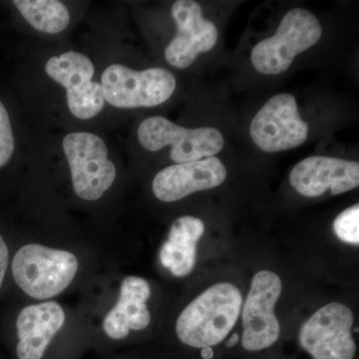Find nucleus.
<instances>
[{
	"label": "nucleus",
	"mask_w": 359,
	"mask_h": 359,
	"mask_svg": "<svg viewBox=\"0 0 359 359\" xmlns=\"http://www.w3.org/2000/svg\"><path fill=\"white\" fill-rule=\"evenodd\" d=\"M359 205H351L337 217L334 222V231L342 242L359 244Z\"/></svg>",
	"instance_id": "nucleus-18"
},
{
	"label": "nucleus",
	"mask_w": 359,
	"mask_h": 359,
	"mask_svg": "<svg viewBox=\"0 0 359 359\" xmlns=\"http://www.w3.org/2000/svg\"><path fill=\"white\" fill-rule=\"evenodd\" d=\"M282 290V280L273 271H261L255 275L243 309L242 346L245 351H266L280 339L275 306Z\"/></svg>",
	"instance_id": "nucleus-7"
},
{
	"label": "nucleus",
	"mask_w": 359,
	"mask_h": 359,
	"mask_svg": "<svg viewBox=\"0 0 359 359\" xmlns=\"http://www.w3.org/2000/svg\"><path fill=\"white\" fill-rule=\"evenodd\" d=\"M205 233V224L195 217L177 219L169 238L160 250V261L172 275L183 278L195 268L198 241Z\"/></svg>",
	"instance_id": "nucleus-16"
},
{
	"label": "nucleus",
	"mask_w": 359,
	"mask_h": 359,
	"mask_svg": "<svg viewBox=\"0 0 359 359\" xmlns=\"http://www.w3.org/2000/svg\"><path fill=\"white\" fill-rule=\"evenodd\" d=\"M77 269L74 255L41 245H25L13 262V278L18 287L36 299L61 294L74 280Z\"/></svg>",
	"instance_id": "nucleus-2"
},
{
	"label": "nucleus",
	"mask_w": 359,
	"mask_h": 359,
	"mask_svg": "<svg viewBox=\"0 0 359 359\" xmlns=\"http://www.w3.org/2000/svg\"><path fill=\"white\" fill-rule=\"evenodd\" d=\"M150 294L147 280L137 276L124 278L119 299L103 320L106 335L113 340H122L128 337L130 330H145L151 321L146 304Z\"/></svg>",
	"instance_id": "nucleus-15"
},
{
	"label": "nucleus",
	"mask_w": 359,
	"mask_h": 359,
	"mask_svg": "<svg viewBox=\"0 0 359 359\" xmlns=\"http://www.w3.org/2000/svg\"><path fill=\"white\" fill-rule=\"evenodd\" d=\"M101 86L106 102L114 107H154L173 95L176 79L164 68L135 71L113 65L104 70Z\"/></svg>",
	"instance_id": "nucleus-4"
},
{
	"label": "nucleus",
	"mask_w": 359,
	"mask_h": 359,
	"mask_svg": "<svg viewBox=\"0 0 359 359\" xmlns=\"http://www.w3.org/2000/svg\"><path fill=\"white\" fill-rule=\"evenodd\" d=\"M13 4L25 20L39 32L56 34L69 25V11L57 0H14Z\"/></svg>",
	"instance_id": "nucleus-17"
},
{
	"label": "nucleus",
	"mask_w": 359,
	"mask_h": 359,
	"mask_svg": "<svg viewBox=\"0 0 359 359\" xmlns=\"http://www.w3.org/2000/svg\"><path fill=\"white\" fill-rule=\"evenodd\" d=\"M177 25L176 36L165 50L169 65L185 69L193 65L200 54L212 50L218 41L216 25L203 16L202 8L192 0H178L172 7Z\"/></svg>",
	"instance_id": "nucleus-11"
},
{
	"label": "nucleus",
	"mask_w": 359,
	"mask_h": 359,
	"mask_svg": "<svg viewBox=\"0 0 359 359\" xmlns=\"http://www.w3.org/2000/svg\"><path fill=\"white\" fill-rule=\"evenodd\" d=\"M242 304V294L231 283H216L205 290L180 314V341L200 349L218 346L235 327Z\"/></svg>",
	"instance_id": "nucleus-1"
},
{
	"label": "nucleus",
	"mask_w": 359,
	"mask_h": 359,
	"mask_svg": "<svg viewBox=\"0 0 359 359\" xmlns=\"http://www.w3.org/2000/svg\"><path fill=\"white\" fill-rule=\"evenodd\" d=\"M63 150L78 197L86 201L100 199L116 178V168L108 159L102 139L88 132H75L65 137Z\"/></svg>",
	"instance_id": "nucleus-5"
},
{
	"label": "nucleus",
	"mask_w": 359,
	"mask_h": 359,
	"mask_svg": "<svg viewBox=\"0 0 359 359\" xmlns=\"http://www.w3.org/2000/svg\"><path fill=\"white\" fill-rule=\"evenodd\" d=\"M138 139L146 150L152 152L171 146L170 156L177 164L215 157L224 144L219 130L212 127L187 129L161 116L148 118L141 123Z\"/></svg>",
	"instance_id": "nucleus-6"
},
{
	"label": "nucleus",
	"mask_w": 359,
	"mask_h": 359,
	"mask_svg": "<svg viewBox=\"0 0 359 359\" xmlns=\"http://www.w3.org/2000/svg\"><path fill=\"white\" fill-rule=\"evenodd\" d=\"M290 185L304 197L316 198L348 192L359 185V164L337 158L313 156L297 163L290 175Z\"/></svg>",
	"instance_id": "nucleus-12"
},
{
	"label": "nucleus",
	"mask_w": 359,
	"mask_h": 359,
	"mask_svg": "<svg viewBox=\"0 0 359 359\" xmlns=\"http://www.w3.org/2000/svg\"><path fill=\"white\" fill-rule=\"evenodd\" d=\"M353 313L339 302L318 309L299 330V344L313 359H353Z\"/></svg>",
	"instance_id": "nucleus-8"
},
{
	"label": "nucleus",
	"mask_w": 359,
	"mask_h": 359,
	"mask_svg": "<svg viewBox=\"0 0 359 359\" xmlns=\"http://www.w3.org/2000/svg\"><path fill=\"white\" fill-rule=\"evenodd\" d=\"M250 137L268 153L302 145L309 137V125L302 120L297 99L289 93L271 97L250 123Z\"/></svg>",
	"instance_id": "nucleus-9"
},
{
	"label": "nucleus",
	"mask_w": 359,
	"mask_h": 359,
	"mask_svg": "<svg viewBox=\"0 0 359 359\" xmlns=\"http://www.w3.org/2000/svg\"><path fill=\"white\" fill-rule=\"evenodd\" d=\"M201 355L204 359H212L214 358V351L211 347H205V348L201 349Z\"/></svg>",
	"instance_id": "nucleus-21"
},
{
	"label": "nucleus",
	"mask_w": 359,
	"mask_h": 359,
	"mask_svg": "<svg viewBox=\"0 0 359 359\" xmlns=\"http://www.w3.org/2000/svg\"><path fill=\"white\" fill-rule=\"evenodd\" d=\"M65 321V311L55 302H45L23 309L16 321L18 359H43Z\"/></svg>",
	"instance_id": "nucleus-14"
},
{
	"label": "nucleus",
	"mask_w": 359,
	"mask_h": 359,
	"mask_svg": "<svg viewBox=\"0 0 359 359\" xmlns=\"http://www.w3.org/2000/svg\"><path fill=\"white\" fill-rule=\"evenodd\" d=\"M321 35L323 28L313 13L292 9L283 16L275 35L254 47L250 60L263 74H282L289 69L295 56L318 43Z\"/></svg>",
	"instance_id": "nucleus-3"
},
{
	"label": "nucleus",
	"mask_w": 359,
	"mask_h": 359,
	"mask_svg": "<svg viewBox=\"0 0 359 359\" xmlns=\"http://www.w3.org/2000/svg\"><path fill=\"white\" fill-rule=\"evenodd\" d=\"M47 75L66 89L68 108L79 119L95 117L105 105L101 84L92 81L94 65L83 54L70 51L52 57L45 65Z\"/></svg>",
	"instance_id": "nucleus-10"
},
{
	"label": "nucleus",
	"mask_w": 359,
	"mask_h": 359,
	"mask_svg": "<svg viewBox=\"0 0 359 359\" xmlns=\"http://www.w3.org/2000/svg\"><path fill=\"white\" fill-rule=\"evenodd\" d=\"M238 340H240V337H238V334H233L231 335L230 339H228V341H226V346L228 347H233L236 346V344H238Z\"/></svg>",
	"instance_id": "nucleus-22"
},
{
	"label": "nucleus",
	"mask_w": 359,
	"mask_h": 359,
	"mask_svg": "<svg viewBox=\"0 0 359 359\" xmlns=\"http://www.w3.org/2000/svg\"><path fill=\"white\" fill-rule=\"evenodd\" d=\"M14 151V138L8 113L0 102V168L11 160Z\"/></svg>",
	"instance_id": "nucleus-19"
},
{
	"label": "nucleus",
	"mask_w": 359,
	"mask_h": 359,
	"mask_svg": "<svg viewBox=\"0 0 359 359\" xmlns=\"http://www.w3.org/2000/svg\"><path fill=\"white\" fill-rule=\"evenodd\" d=\"M226 169L217 157L172 165L156 175L153 192L162 202H176L199 191L210 190L224 183Z\"/></svg>",
	"instance_id": "nucleus-13"
},
{
	"label": "nucleus",
	"mask_w": 359,
	"mask_h": 359,
	"mask_svg": "<svg viewBox=\"0 0 359 359\" xmlns=\"http://www.w3.org/2000/svg\"><path fill=\"white\" fill-rule=\"evenodd\" d=\"M7 266H8V249L4 238L0 236V287L6 276Z\"/></svg>",
	"instance_id": "nucleus-20"
}]
</instances>
